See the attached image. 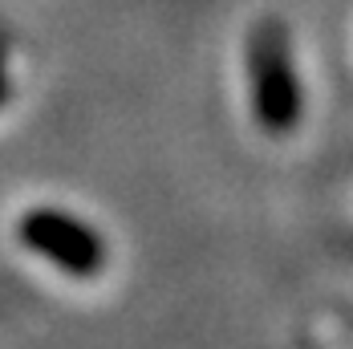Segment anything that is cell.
I'll use <instances>...</instances> for the list:
<instances>
[{"instance_id":"3","label":"cell","mask_w":353,"mask_h":349,"mask_svg":"<svg viewBox=\"0 0 353 349\" xmlns=\"http://www.w3.org/2000/svg\"><path fill=\"white\" fill-rule=\"evenodd\" d=\"M8 94L12 90H8V66H4V45H0V106L8 102Z\"/></svg>"},{"instance_id":"1","label":"cell","mask_w":353,"mask_h":349,"mask_svg":"<svg viewBox=\"0 0 353 349\" xmlns=\"http://www.w3.org/2000/svg\"><path fill=\"white\" fill-rule=\"evenodd\" d=\"M248 77H252V114L268 134H284L301 122V81L288 53V29L281 21H260L248 37Z\"/></svg>"},{"instance_id":"2","label":"cell","mask_w":353,"mask_h":349,"mask_svg":"<svg viewBox=\"0 0 353 349\" xmlns=\"http://www.w3.org/2000/svg\"><path fill=\"white\" fill-rule=\"evenodd\" d=\"M17 236H21V244L29 248V252L45 256L65 277H77V280L98 277L102 264H106V256H110L106 244H102V236L85 219H77L70 211H57V208L25 211L21 223H17Z\"/></svg>"}]
</instances>
